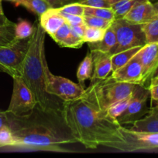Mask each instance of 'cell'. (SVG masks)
<instances>
[{"instance_id": "obj_1", "label": "cell", "mask_w": 158, "mask_h": 158, "mask_svg": "<svg viewBox=\"0 0 158 158\" xmlns=\"http://www.w3.org/2000/svg\"><path fill=\"white\" fill-rule=\"evenodd\" d=\"M61 108L43 110L37 104L32 112L23 116L14 115L6 110L9 127L13 135V148L70 152L65 146L77 143V140L65 122Z\"/></svg>"}, {"instance_id": "obj_2", "label": "cell", "mask_w": 158, "mask_h": 158, "mask_svg": "<svg viewBox=\"0 0 158 158\" xmlns=\"http://www.w3.org/2000/svg\"><path fill=\"white\" fill-rule=\"evenodd\" d=\"M61 110L72 135L88 149L103 146L119 151L125 144L117 120L98 111L82 98L64 101Z\"/></svg>"}, {"instance_id": "obj_3", "label": "cell", "mask_w": 158, "mask_h": 158, "mask_svg": "<svg viewBox=\"0 0 158 158\" xmlns=\"http://www.w3.org/2000/svg\"><path fill=\"white\" fill-rule=\"evenodd\" d=\"M45 36L46 32L36 20L21 72V77L32 91L37 105L43 110L57 107L51 103V95L46 91V74L49 67L45 56Z\"/></svg>"}, {"instance_id": "obj_4", "label": "cell", "mask_w": 158, "mask_h": 158, "mask_svg": "<svg viewBox=\"0 0 158 158\" xmlns=\"http://www.w3.org/2000/svg\"><path fill=\"white\" fill-rule=\"evenodd\" d=\"M137 84L116 81L112 77H106L90 83L81 98L100 112L107 114L112 105L131 96Z\"/></svg>"}, {"instance_id": "obj_5", "label": "cell", "mask_w": 158, "mask_h": 158, "mask_svg": "<svg viewBox=\"0 0 158 158\" xmlns=\"http://www.w3.org/2000/svg\"><path fill=\"white\" fill-rule=\"evenodd\" d=\"M31 36L15 40L12 44L0 47V71L13 78L21 77L22 67L27 53Z\"/></svg>"}, {"instance_id": "obj_6", "label": "cell", "mask_w": 158, "mask_h": 158, "mask_svg": "<svg viewBox=\"0 0 158 158\" xmlns=\"http://www.w3.org/2000/svg\"><path fill=\"white\" fill-rule=\"evenodd\" d=\"M116 35L117 43L114 53L147 44L142 25L129 23L124 19H116L112 23Z\"/></svg>"}, {"instance_id": "obj_7", "label": "cell", "mask_w": 158, "mask_h": 158, "mask_svg": "<svg viewBox=\"0 0 158 158\" xmlns=\"http://www.w3.org/2000/svg\"><path fill=\"white\" fill-rule=\"evenodd\" d=\"M46 91L51 96H56L63 101L81 98L85 94V87L68 79L54 75L48 69L46 74Z\"/></svg>"}, {"instance_id": "obj_8", "label": "cell", "mask_w": 158, "mask_h": 158, "mask_svg": "<svg viewBox=\"0 0 158 158\" xmlns=\"http://www.w3.org/2000/svg\"><path fill=\"white\" fill-rule=\"evenodd\" d=\"M37 101L32 91L21 77H13V89L8 113L17 116H23L32 112L37 106Z\"/></svg>"}, {"instance_id": "obj_9", "label": "cell", "mask_w": 158, "mask_h": 158, "mask_svg": "<svg viewBox=\"0 0 158 158\" xmlns=\"http://www.w3.org/2000/svg\"><path fill=\"white\" fill-rule=\"evenodd\" d=\"M150 97V91L147 86L136 85L133 91V97L127 109L116 118L122 124H133L137 120L145 117L149 113L147 100Z\"/></svg>"}, {"instance_id": "obj_10", "label": "cell", "mask_w": 158, "mask_h": 158, "mask_svg": "<svg viewBox=\"0 0 158 158\" xmlns=\"http://www.w3.org/2000/svg\"><path fill=\"white\" fill-rule=\"evenodd\" d=\"M120 132L125 143L119 151L134 152L158 149V132H139L122 126L120 127Z\"/></svg>"}, {"instance_id": "obj_11", "label": "cell", "mask_w": 158, "mask_h": 158, "mask_svg": "<svg viewBox=\"0 0 158 158\" xmlns=\"http://www.w3.org/2000/svg\"><path fill=\"white\" fill-rule=\"evenodd\" d=\"M137 54L143 66L142 86H147L158 72V43H147Z\"/></svg>"}, {"instance_id": "obj_12", "label": "cell", "mask_w": 158, "mask_h": 158, "mask_svg": "<svg viewBox=\"0 0 158 158\" xmlns=\"http://www.w3.org/2000/svg\"><path fill=\"white\" fill-rule=\"evenodd\" d=\"M111 77L116 81L141 85L143 82V66L136 53L126 64L112 72Z\"/></svg>"}, {"instance_id": "obj_13", "label": "cell", "mask_w": 158, "mask_h": 158, "mask_svg": "<svg viewBox=\"0 0 158 158\" xmlns=\"http://www.w3.org/2000/svg\"><path fill=\"white\" fill-rule=\"evenodd\" d=\"M122 19L134 24H145L158 19L153 2L149 0H140Z\"/></svg>"}, {"instance_id": "obj_14", "label": "cell", "mask_w": 158, "mask_h": 158, "mask_svg": "<svg viewBox=\"0 0 158 158\" xmlns=\"http://www.w3.org/2000/svg\"><path fill=\"white\" fill-rule=\"evenodd\" d=\"M93 56V73L91 78V83L100 80H104L112 72L111 54L91 50Z\"/></svg>"}, {"instance_id": "obj_15", "label": "cell", "mask_w": 158, "mask_h": 158, "mask_svg": "<svg viewBox=\"0 0 158 158\" xmlns=\"http://www.w3.org/2000/svg\"><path fill=\"white\" fill-rule=\"evenodd\" d=\"M51 37L61 47L78 49L85 43L83 39L73 32L67 22Z\"/></svg>"}, {"instance_id": "obj_16", "label": "cell", "mask_w": 158, "mask_h": 158, "mask_svg": "<svg viewBox=\"0 0 158 158\" xmlns=\"http://www.w3.org/2000/svg\"><path fill=\"white\" fill-rule=\"evenodd\" d=\"M39 22L46 33L52 36L66 23V20L57 9L50 8L40 15Z\"/></svg>"}, {"instance_id": "obj_17", "label": "cell", "mask_w": 158, "mask_h": 158, "mask_svg": "<svg viewBox=\"0 0 158 158\" xmlns=\"http://www.w3.org/2000/svg\"><path fill=\"white\" fill-rule=\"evenodd\" d=\"M129 129L139 132H158V104L150 106L148 114L133 123Z\"/></svg>"}, {"instance_id": "obj_18", "label": "cell", "mask_w": 158, "mask_h": 158, "mask_svg": "<svg viewBox=\"0 0 158 158\" xmlns=\"http://www.w3.org/2000/svg\"><path fill=\"white\" fill-rule=\"evenodd\" d=\"M117 39L116 32L111 26L106 29L105 35L101 41L96 43H88L90 50H98L112 55L116 47Z\"/></svg>"}, {"instance_id": "obj_19", "label": "cell", "mask_w": 158, "mask_h": 158, "mask_svg": "<svg viewBox=\"0 0 158 158\" xmlns=\"http://www.w3.org/2000/svg\"><path fill=\"white\" fill-rule=\"evenodd\" d=\"M143 46H136V47L130 48L126 50L122 51L118 53H115L111 55L112 66V72L116 70L119 68L122 67L125 64H126L142 48Z\"/></svg>"}, {"instance_id": "obj_20", "label": "cell", "mask_w": 158, "mask_h": 158, "mask_svg": "<svg viewBox=\"0 0 158 158\" xmlns=\"http://www.w3.org/2000/svg\"><path fill=\"white\" fill-rule=\"evenodd\" d=\"M93 73V56L91 52L84 58L77 70V78L79 83L83 85L85 80H91Z\"/></svg>"}, {"instance_id": "obj_21", "label": "cell", "mask_w": 158, "mask_h": 158, "mask_svg": "<svg viewBox=\"0 0 158 158\" xmlns=\"http://www.w3.org/2000/svg\"><path fill=\"white\" fill-rule=\"evenodd\" d=\"M20 5L39 16L51 8L46 0H21Z\"/></svg>"}, {"instance_id": "obj_22", "label": "cell", "mask_w": 158, "mask_h": 158, "mask_svg": "<svg viewBox=\"0 0 158 158\" xmlns=\"http://www.w3.org/2000/svg\"><path fill=\"white\" fill-rule=\"evenodd\" d=\"M140 0H123L112 5V9L114 12L115 19H122Z\"/></svg>"}, {"instance_id": "obj_23", "label": "cell", "mask_w": 158, "mask_h": 158, "mask_svg": "<svg viewBox=\"0 0 158 158\" xmlns=\"http://www.w3.org/2000/svg\"><path fill=\"white\" fill-rule=\"evenodd\" d=\"M15 23L0 26V47L12 44L16 39L15 35Z\"/></svg>"}, {"instance_id": "obj_24", "label": "cell", "mask_w": 158, "mask_h": 158, "mask_svg": "<svg viewBox=\"0 0 158 158\" xmlns=\"http://www.w3.org/2000/svg\"><path fill=\"white\" fill-rule=\"evenodd\" d=\"M84 15H92L105 19L114 21L115 15L112 8H96L85 6Z\"/></svg>"}, {"instance_id": "obj_25", "label": "cell", "mask_w": 158, "mask_h": 158, "mask_svg": "<svg viewBox=\"0 0 158 158\" xmlns=\"http://www.w3.org/2000/svg\"><path fill=\"white\" fill-rule=\"evenodd\" d=\"M147 43H158V19L142 25Z\"/></svg>"}, {"instance_id": "obj_26", "label": "cell", "mask_w": 158, "mask_h": 158, "mask_svg": "<svg viewBox=\"0 0 158 158\" xmlns=\"http://www.w3.org/2000/svg\"><path fill=\"white\" fill-rule=\"evenodd\" d=\"M33 32V26L27 20L20 19L18 23H15V35L17 40L29 38Z\"/></svg>"}, {"instance_id": "obj_27", "label": "cell", "mask_w": 158, "mask_h": 158, "mask_svg": "<svg viewBox=\"0 0 158 158\" xmlns=\"http://www.w3.org/2000/svg\"><path fill=\"white\" fill-rule=\"evenodd\" d=\"M105 31H106V29H105L87 26L85 35L83 36L84 42L88 43L101 41L105 35Z\"/></svg>"}, {"instance_id": "obj_28", "label": "cell", "mask_w": 158, "mask_h": 158, "mask_svg": "<svg viewBox=\"0 0 158 158\" xmlns=\"http://www.w3.org/2000/svg\"><path fill=\"white\" fill-rule=\"evenodd\" d=\"M133 97V93L131 96L128 97L127 98L124 99V100L115 103L114 105H112V106L107 110V114H108L109 117L116 119L121 114H122V113H123L124 111L127 109V107H128L129 105L130 102L132 101Z\"/></svg>"}, {"instance_id": "obj_29", "label": "cell", "mask_w": 158, "mask_h": 158, "mask_svg": "<svg viewBox=\"0 0 158 158\" xmlns=\"http://www.w3.org/2000/svg\"><path fill=\"white\" fill-rule=\"evenodd\" d=\"M84 23L87 26L90 27L101 28L107 29L112 25L113 21L99 18V17L92 16V15H83Z\"/></svg>"}, {"instance_id": "obj_30", "label": "cell", "mask_w": 158, "mask_h": 158, "mask_svg": "<svg viewBox=\"0 0 158 158\" xmlns=\"http://www.w3.org/2000/svg\"><path fill=\"white\" fill-rule=\"evenodd\" d=\"M13 135L9 127H4L0 129V148L13 147Z\"/></svg>"}, {"instance_id": "obj_31", "label": "cell", "mask_w": 158, "mask_h": 158, "mask_svg": "<svg viewBox=\"0 0 158 158\" xmlns=\"http://www.w3.org/2000/svg\"><path fill=\"white\" fill-rule=\"evenodd\" d=\"M57 9L60 12H65V13L83 16L84 12H85V6L78 2H74L71 4L66 5L63 7L58 8Z\"/></svg>"}, {"instance_id": "obj_32", "label": "cell", "mask_w": 158, "mask_h": 158, "mask_svg": "<svg viewBox=\"0 0 158 158\" xmlns=\"http://www.w3.org/2000/svg\"><path fill=\"white\" fill-rule=\"evenodd\" d=\"M147 87L150 91V97L151 98V106L158 104V77L154 76L150 80Z\"/></svg>"}, {"instance_id": "obj_33", "label": "cell", "mask_w": 158, "mask_h": 158, "mask_svg": "<svg viewBox=\"0 0 158 158\" xmlns=\"http://www.w3.org/2000/svg\"><path fill=\"white\" fill-rule=\"evenodd\" d=\"M84 6L96 8H111L112 5L107 0H78L77 2Z\"/></svg>"}, {"instance_id": "obj_34", "label": "cell", "mask_w": 158, "mask_h": 158, "mask_svg": "<svg viewBox=\"0 0 158 158\" xmlns=\"http://www.w3.org/2000/svg\"><path fill=\"white\" fill-rule=\"evenodd\" d=\"M57 12L65 19L67 23L71 26H74V25H79V24H83L84 23V18L81 15H71V14L65 13V12H60L58 9H56Z\"/></svg>"}, {"instance_id": "obj_35", "label": "cell", "mask_w": 158, "mask_h": 158, "mask_svg": "<svg viewBox=\"0 0 158 158\" xmlns=\"http://www.w3.org/2000/svg\"><path fill=\"white\" fill-rule=\"evenodd\" d=\"M51 8L54 9H58V8L63 7V6H66V5L71 4L74 2H77L78 0H46Z\"/></svg>"}, {"instance_id": "obj_36", "label": "cell", "mask_w": 158, "mask_h": 158, "mask_svg": "<svg viewBox=\"0 0 158 158\" xmlns=\"http://www.w3.org/2000/svg\"><path fill=\"white\" fill-rule=\"evenodd\" d=\"M71 26V25H70ZM71 29L73 30V32L76 34L77 35H78L79 37L83 39L84 35H85V29H86L87 26L83 23V24H79V25H74V26H71Z\"/></svg>"}, {"instance_id": "obj_37", "label": "cell", "mask_w": 158, "mask_h": 158, "mask_svg": "<svg viewBox=\"0 0 158 158\" xmlns=\"http://www.w3.org/2000/svg\"><path fill=\"white\" fill-rule=\"evenodd\" d=\"M4 127H9L7 114L6 111L0 110V129Z\"/></svg>"}, {"instance_id": "obj_38", "label": "cell", "mask_w": 158, "mask_h": 158, "mask_svg": "<svg viewBox=\"0 0 158 158\" xmlns=\"http://www.w3.org/2000/svg\"><path fill=\"white\" fill-rule=\"evenodd\" d=\"M10 20L8 19L7 17L4 15V14H0V26H3V25H8L12 23Z\"/></svg>"}, {"instance_id": "obj_39", "label": "cell", "mask_w": 158, "mask_h": 158, "mask_svg": "<svg viewBox=\"0 0 158 158\" xmlns=\"http://www.w3.org/2000/svg\"><path fill=\"white\" fill-rule=\"evenodd\" d=\"M153 8H154L155 12H156V15H157V17H158V0L157 1L154 2H153Z\"/></svg>"}, {"instance_id": "obj_40", "label": "cell", "mask_w": 158, "mask_h": 158, "mask_svg": "<svg viewBox=\"0 0 158 158\" xmlns=\"http://www.w3.org/2000/svg\"><path fill=\"white\" fill-rule=\"evenodd\" d=\"M7 1L12 2L15 3L16 6H20V2H21V0H7Z\"/></svg>"}, {"instance_id": "obj_41", "label": "cell", "mask_w": 158, "mask_h": 158, "mask_svg": "<svg viewBox=\"0 0 158 158\" xmlns=\"http://www.w3.org/2000/svg\"><path fill=\"white\" fill-rule=\"evenodd\" d=\"M107 1L108 2L110 3L111 5L114 4V3L117 2H119V1H123V0H107Z\"/></svg>"}, {"instance_id": "obj_42", "label": "cell", "mask_w": 158, "mask_h": 158, "mask_svg": "<svg viewBox=\"0 0 158 158\" xmlns=\"http://www.w3.org/2000/svg\"><path fill=\"white\" fill-rule=\"evenodd\" d=\"M0 14H4V12H3V9H2V3H1V0H0Z\"/></svg>"}, {"instance_id": "obj_43", "label": "cell", "mask_w": 158, "mask_h": 158, "mask_svg": "<svg viewBox=\"0 0 158 158\" xmlns=\"http://www.w3.org/2000/svg\"><path fill=\"white\" fill-rule=\"evenodd\" d=\"M149 1H150V2H154L157 1V0H149Z\"/></svg>"}, {"instance_id": "obj_44", "label": "cell", "mask_w": 158, "mask_h": 158, "mask_svg": "<svg viewBox=\"0 0 158 158\" xmlns=\"http://www.w3.org/2000/svg\"><path fill=\"white\" fill-rule=\"evenodd\" d=\"M156 77H158V73H157V75H156Z\"/></svg>"}]
</instances>
